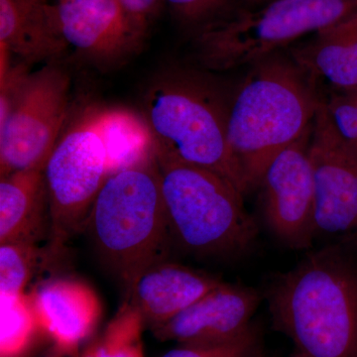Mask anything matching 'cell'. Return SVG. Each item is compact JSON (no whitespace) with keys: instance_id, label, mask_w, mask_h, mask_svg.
<instances>
[{"instance_id":"obj_1","label":"cell","mask_w":357,"mask_h":357,"mask_svg":"<svg viewBox=\"0 0 357 357\" xmlns=\"http://www.w3.org/2000/svg\"><path fill=\"white\" fill-rule=\"evenodd\" d=\"M323 98L316 81L280 52L251 66L230 102L227 141L246 192L311 128Z\"/></svg>"},{"instance_id":"obj_2","label":"cell","mask_w":357,"mask_h":357,"mask_svg":"<svg viewBox=\"0 0 357 357\" xmlns=\"http://www.w3.org/2000/svg\"><path fill=\"white\" fill-rule=\"evenodd\" d=\"M274 328L304 357H357V268L338 246L312 251L267 294Z\"/></svg>"},{"instance_id":"obj_3","label":"cell","mask_w":357,"mask_h":357,"mask_svg":"<svg viewBox=\"0 0 357 357\" xmlns=\"http://www.w3.org/2000/svg\"><path fill=\"white\" fill-rule=\"evenodd\" d=\"M96 250L128 291L174 243L156 157L105 181L86 225Z\"/></svg>"},{"instance_id":"obj_4","label":"cell","mask_w":357,"mask_h":357,"mask_svg":"<svg viewBox=\"0 0 357 357\" xmlns=\"http://www.w3.org/2000/svg\"><path fill=\"white\" fill-rule=\"evenodd\" d=\"M231 98L202 75L176 72L148 91L143 116L153 134L157 158L208 169L245 196L227 141Z\"/></svg>"},{"instance_id":"obj_5","label":"cell","mask_w":357,"mask_h":357,"mask_svg":"<svg viewBox=\"0 0 357 357\" xmlns=\"http://www.w3.org/2000/svg\"><path fill=\"white\" fill-rule=\"evenodd\" d=\"M356 13L357 0H270L232 10L197 29L192 56L208 70L252 66Z\"/></svg>"},{"instance_id":"obj_6","label":"cell","mask_w":357,"mask_h":357,"mask_svg":"<svg viewBox=\"0 0 357 357\" xmlns=\"http://www.w3.org/2000/svg\"><path fill=\"white\" fill-rule=\"evenodd\" d=\"M156 159L174 243L213 258L236 257L252 246L257 223L236 185L208 169Z\"/></svg>"},{"instance_id":"obj_7","label":"cell","mask_w":357,"mask_h":357,"mask_svg":"<svg viewBox=\"0 0 357 357\" xmlns=\"http://www.w3.org/2000/svg\"><path fill=\"white\" fill-rule=\"evenodd\" d=\"M70 77L58 63L1 72L0 178L46 165L70 119Z\"/></svg>"},{"instance_id":"obj_8","label":"cell","mask_w":357,"mask_h":357,"mask_svg":"<svg viewBox=\"0 0 357 357\" xmlns=\"http://www.w3.org/2000/svg\"><path fill=\"white\" fill-rule=\"evenodd\" d=\"M52 249L56 253L86 227L98 195L109 177L107 155L88 107L68 122L47 160Z\"/></svg>"},{"instance_id":"obj_9","label":"cell","mask_w":357,"mask_h":357,"mask_svg":"<svg viewBox=\"0 0 357 357\" xmlns=\"http://www.w3.org/2000/svg\"><path fill=\"white\" fill-rule=\"evenodd\" d=\"M309 157L317 236H357V155L333 128L325 100L312 122Z\"/></svg>"},{"instance_id":"obj_10","label":"cell","mask_w":357,"mask_h":357,"mask_svg":"<svg viewBox=\"0 0 357 357\" xmlns=\"http://www.w3.org/2000/svg\"><path fill=\"white\" fill-rule=\"evenodd\" d=\"M312 124L269 164L261 178L263 218L280 243L307 249L317 236L314 183L309 157Z\"/></svg>"},{"instance_id":"obj_11","label":"cell","mask_w":357,"mask_h":357,"mask_svg":"<svg viewBox=\"0 0 357 357\" xmlns=\"http://www.w3.org/2000/svg\"><path fill=\"white\" fill-rule=\"evenodd\" d=\"M68 47L98 67H115L143 46L146 37L134 25L121 0L56 2Z\"/></svg>"},{"instance_id":"obj_12","label":"cell","mask_w":357,"mask_h":357,"mask_svg":"<svg viewBox=\"0 0 357 357\" xmlns=\"http://www.w3.org/2000/svg\"><path fill=\"white\" fill-rule=\"evenodd\" d=\"M262 298L255 289L222 283L175 318L151 330L160 342L217 347L244 335Z\"/></svg>"},{"instance_id":"obj_13","label":"cell","mask_w":357,"mask_h":357,"mask_svg":"<svg viewBox=\"0 0 357 357\" xmlns=\"http://www.w3.org/2000/svg\"><path fill=\"white\" fill-rule=\"evenodd\" d=\"M42 335L51 340L57 356H77L102 318L98 294L83 281L52 278L29 293Z\"/></svg>"},{"instance_id":"obj_14","label":"cell","mask_w":357,"mask_h":357,"mask_svg":"<svg viewBox=\"0 0 357 357\" xmlns=\"http://www.w3.org/2000/svg\"><path fill=\"white\" fill-rule=\"evenodd\" d=\"M222 283L213 275L178 263H157L136 279L128 302L150 330L168 323L203 296Z\"/></svg>"},{"instance_id":"obj_15","label":"cell","mask_w":357,"mask_h":357,"mask_svg":"<svg viewBox=\"0 0 357 357\" xmlns=\"http://www.w3.org/2000/svg\"><path fill=\"white\" fill-rule=\"evenodd\" d=\"M1 55L26 64L58 63L69 50L52 0H0Z\"/></svg>"},{"instance_id":"obj_16","label":"cell","mask_w":357,"mask_h":357,"mask_svg":"<svg viewBox=\"0 0 357 357\" xmlns=\"http://www.w3.org/2000/svg\"><path fill=\"white\" fill-rule=\"evenodd\" d=\"M44 168L18 171L0 180V244H39L50 238Z\"/></svg>"},{"instance_id":"obj_17","label":"cell","mask_w":357,"mask_h":357,"mask_svg":"<svg viewBox=\"0 0 357 357\" xmlns=\"http://www.w3.org/2000/svg\"><path fill=\"white\" fill-rule=\"evenodd\" d=\"M290 57L316 82L337 91L357 89V13L291 49Z\"/></svg>"},{"instance_id":"obj_18","label":"cell","mask_w":357,"mask_h":357,"mask_svg":"<svg viewBox=\"0 0 357 357\" xmlns=\"http://www.w3.org/2000/svg\"><path fill=\"white\" fill-rule=\"evenodd\" d=\"M107 155L109 176L156 157V144L143 114L119 107L89 105Z\"/></svg>"},{"instance_id":"obj_19","label":"cell","mask_w":357,"mask_h":357,"mask_svg":"<svg viewBox=\"0 0 357 357\" xmlns=\"http://www.w3.org/2000/svg\"><path fill=\"white\" fill-rule=\"evenodd\" d=\"M42 335L29 294H0V357H26Z\"/></svg>"},{"instance_id":"obj_20","label":"cell","mask_w":357,"mask_h":357,"mask_svg":"<svg viewBox=\"0 0 357 357\" xmlns=\"http://www.w3.org/2000/svg\"><path fill=\"white\" fill-rule=\"evenodd\" d=\"M144 328L139 312L126 301L105 331L77 357H144Z\"/></svg>"},{"instance_id":"obj_21","label":"cell","mask_w":357,"mask_h":357,"mask_svg":"<svg viewBox=\"0 0 357 357\" xmlns=\"http://www.w3.org/2000/svg\"><path fill=\"white\" fill-rule=\"evenodd\" d=\"M42 255L38 244H0V294L26 293Z\"/></svg>"},{"instance_id":"obj_22","label":"cell","mask_w":357,"mask_h":357,"mask_svg":"<svg viewBox=\"0 0 357 357\" xmlns=\"http://www.w3.org/2000/svg\"><path fill=\"white\" fill-rule=\"evenodd\" d=\"M183 24L196 31L199 28L234 10V0H163Z\"/></svg>"},{"instance_id":"obj_23","label":"cell","mask_w":357,"mask_h":357,"mask_svg":"<svg viewBox=\"0 0 357 357\" xmlns=\"http://www.w3.org/2000/svg\"><path fill=\"white\" fill-rule=\"evenodd\" d=\"M260 347V333L252 325L241 337L217 347L178 345L162 357H252Z\"/></svg>"},{"instance_id":"obj_24","label":"cell","mask_w":357,"mask_h":357,"mask_svg":"<svg viewBox=\"0 0 357 357\" xmlns=\"http://www.w3.org/2000/svg\"><path fill=\"white\" fill-rule=\"evenodd\" d=\"M338 135L357 155V103L349 91H337L325 100Z\"/></svg>"},{"instance_id":"obj_25","label":"cell","mask_w":357,"mask_h":357,"mask_svg":"<svg viewBox=\"0 0 357 357\" xmlns=\"http://www.w3.org/2000/svg\"><path fill=\"white\" fill-rule=\"evenodd\" d=\"M121 2L134 25L147 37L150 27L163 6V0H121Z\"/></svg>"},{"instance_id":"obj_26","label":"cell","mask_w":357,"mask_h":357,"mask_svg":"<svg viewBox=\"0 0 357 357\" xmlns=\"http://www.w3.org/2000/svg\"><path fill=\"white\" fill-rule=\"evenodd\" d=\"M249 4H252L253 6H261V4L266 3L270 0H243Z\"/></svg>"},{"instance_id":"obj_27","label":"cell","mask_w":357,"mask_h":357,"mask_svg":"<svg viewBox=\"0 0 357 357\" xmlns=\"http://www.w3.org/2000/svg\"><path fill=\"white\" fill-rule=\"evenodd\" d=\"M252 357H271V356H268L266 352L263 351L261 347H259V349H257V351H256L255 354H253Z\"/></svg>"},{"instance_id":"obj_28","label":"cell","mask_w":357,"mask_h":357,"mask_svg":"<svg viewBox=\"0 0 357 357\" xmlns=\"http://www.w3.org/2000/svg\"><path fill=\"white\" fill-rule=\"evenodd\" d=\"M55 2H76V1H84V0H54Z\"/></svg>"},{"instance_id":"obj_29","label":"cell","mask_w":357,"mask_h":357,"mask_svg":"<svg viewBox=\"0 0 357 357\" xmlns=\"http://www.w3.org/2000/svg\"><path fill=\"white\" fill-rule=\"evenodd\" d=\"M351 91V95L354 96V100H356V102L357 103V89H351V91Z\"/></svg>"},{"instance_id":"obj_30","label":"cell","mask_w":357,"mask_h":357,"mask_svg":"<svg viewBox=\"0 0 357 357\" xmlns=\"http://www.w3.org/2000/svg\"><path fill=\"white\" fill-rule=\"evenodd\" d=\"M290 357H304V356H303L302 354H300L299 352H297L295 351V352H294L292 356H291Z\"/></svg>"},{"instance_id":"obj_31","label":"cell","mask_w":357,"mask_h":357,"mask_svg":"<svg viewBox=\"0 0 357 357\" xmlns=\"http://www.w3.org/2000/svg\"><path fill=\"white\" fill-rule=\"evenodd\" d=\"M47 357H60V356H47Z\"/></svg>"}]
</instances>
